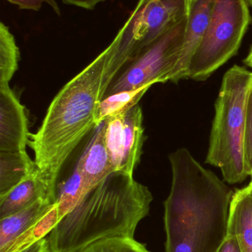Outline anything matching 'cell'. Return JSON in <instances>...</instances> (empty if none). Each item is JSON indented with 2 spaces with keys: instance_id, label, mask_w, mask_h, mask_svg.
I'll return each instance as SVG.
<instances>
[{
  "instance_id": "23",
  "label": "cell",
  "mask_w": 252,
  "mask_h": 252,
  "mask_svg": "<svg viewBox=\"0 0 252 252\" xmlns=\"http://www.w3.org/2000/svg\"><path fill=\"white\" fill-rule=\"evenodd\" d=\"M64 4L75 6L86 10H93L99 3L108 0H62Z\"/></svg>"
},
{
  "instance_id": "11",
  "label": "cell",
  "mask_w": 252,
  "mask_h": 252,
  "mask_svg": "<svg viewBox=\"0 0 252 252\" xmlns=\"http://www.w3.org/2000/svg\"><path fill=\"white\" fill-rule=\"evenodd\" d=\"M227 235L236 238L241 252H252V180L234 192Z\"/></svg>"
},
{
  "instance_id": "8",
  "label": "cell",
  "mask_w": 252,
  "mask_h": 252,
  "mask_svg": "<svg viewBox=\"0 0 252 252\" xmlns=\"http://www.w3.org/2000/svg\"><path fill=\"white\" fill-rule=\"evenodd\" d=\"M53 204L39 200L25 210L0 219V252H13L35 241L36 225Z\"/></svg>"
},
{
  "instance_id": "25",
  "label": "cell",
  "mask_w": 252,
  "mask_h": 252,
  "mask_svg": "<svg viewBox=\"0 0 252 252\" xmlns=\"http://www.w3.org/2000/svg\"><path fill=\"white\" fill-rule=\"evenodd\" d=\"M244 63L247 66H250L252 69V46L251 49H250V53H249L247 59L244 60Z\"/></svg>"
},
{
  "instance_id": "12",
  "label": "cell",
  "mask_w": 252,
  "mask_h": 252,
  "mask_svg": "<svg viewBox=\"0 0 252 252\" xmlns=\"http://www.w3.org/2000/svg\"><path fill=\"white\" fill-rule=\"evenodd\" d=\"M41 199L53 204L48 186L38 174L37 169L28 179L4 196L0 197V219L25 210Z\"/></svg>"
},
{
  "instance_id": "9",
  "label": "cell",
  "mask_w": 252,
  "mask_h": 252,
  "mask_svg": "<svg viewBox=\"0 0 252 252\" xmlns=\"http://www.w3.org/2000/svg\"><path fill=\"white\" fill-rule=\"evenodd\" d=\"M216 1V0H191L180 59L170 81L178 84L180 80L187 78L189 63L208 28Z\"/></svg>"
},
{
  "instance_id": "5",
  "label": "cell",
  "mask_w": 252,
  "mask_h": 252,
  "mask_svg": "<svg viewBox=\"0 0 252 252\" xmlns=\"http://www.w3.org/2000/svg\"><path fill=\"white\" fill-rule=\"evenodd\" d=\"M251 22L247 0H216L208 28L189 63L187 78L206 81L235 56Z\"/></svg>"
},
{
  "instance_id": "15",
  "label": "cell",
  "mask_w": 252,
  "mask_h": 252,
  "mask_svg": "<svg viewBox=\"0 0 252 252\" xmlns=\"http://www.w3.org/2000/svg\"><path fill=\"white\" fill-rule=\"evenodd\" d=\"M152 86H144L136 90L114 93L105 97L99 104L96 116L97 127L112 117L127 112L138 105L145 93Z\"/></svg>"
},
{
  "instance_id": "6",
  "label": "cell",
  "mask_w": 252,
  "mask_h": 252,
  "mask_svg": "<svg viewBox=\"0 0 252 252\" xmlns=\"http://www.w3.org/2000/svg\"><path fill=\"white\" fill-rule=\"evenodd\" d=\"M187 19L138 53L111 83L105 97L170 81L180 59Z\"/></svg>"
},
{
  "instance_id": "27",
  "label": "cell",
  "mask_w": 252,
  "mask_h": 252,
  "mask_svg": "<svg viewBox=\"0 0 252 252\" xmlns=\"http://www.w3.org/2000/svg\"></svg>"
},
{
  "instance_id": "17",
  "label": "cell",
  "mask_w": 252,
  "mask_h": 252,
  "mask_svg": "<svg viewBox=\"0 0 252 252\" xmlns=\"http://www.w3.org/2000/svg\"><path fill=\"white\" fill-rule=\"evenodd\" d=\"M87 192L84 179L78 167H75L66 182L56 188L54 204L57 207L60 219L74 208Z\"/></svg>"
},
{
  "instance_id": "4",
  "label": "cell",
  "mask_w": 252,
  "mask_h": 252,
  "mask_svg": "<svg viewBox=\"0 0 252 252\" xmlns=\"http://www.w3.org/2000/svg\"><path fill=\"white\" fill-rule=\"evenodd\" d=\"M252 72L235 65L225 73L216 103L206 163L220 169L225 182L241 183L249 177L244 139Z\"/></svg>"
},
{
  "instance_id": "26",
  "label": "cell",
  "mask_w": 252,
  "mask_h": 252,
  "mask_svg": "<svg viewBox=\"0 0 252 252\" xmlns=\"http://www.w3.org/2000/svg\"><path fill=\"white\" fill-rule=\"evenodd\" d=\"M247 3L252 7V0H247Z\"/></svg>"
},
{
  "instance_id": "19",
  "label": "cell",
  "mask_w": 252,
  "mask_h": 252,
  "mask_svg": "<svg viewBox=\"0 0 252 252\" xmlns=\"http://www.w3.org/2000/svg\"><path fill=\"white\" fill-rule=\"evenodd\" d=\"M81 252H150L134 238H110L90 244Z\"/></svg>"
},
{
  "instance_id": "22",
  "label": "cell",
  "mask_w": 252,
  "mask_h": 252,
  "mask_svg": "<svg viewBox=\"0 0 252 252\" xmlns=\"http://www.w3.org/2000/svg\"><path fill=\"white\" fill-rule=\"evenodd\" d=\"M13 252H50L47 237L40 238Z\"/></svg>"
},
{
  "instance_id": "24",
  "label": "cell",
  "mask_w": 252,
  "mask_h": 252,
  "mask_svg": "<svg viewBox=\"0 0 252 252\" xmlns=\"http://www.w3.org/2000/svg\"><path fill=\"white\" fill-rule=\"evenodd\" d=\"M217 252H241L236 238L233 235H227L225 241Z\"/></svg>"
},
{
  "instance_id": "21",
  "label": "cell",
  "mask_w": 252,
  "mask_h": 252,
  "mask_svg": "<svg viewBox=\"0 0 252 252\" xmlns=\"http://www.w3.org/2000/svg\"><path fill=\"white\" fill-rule=\"evenodd\" d=\"M17 6L20 10L38 11L43 4H47L58 16H61V9L56 0H5Z\"/></svg>"
},
{
  "instance_id": "3",
  "label": "cell",
  "mask_w": 252,
  "mask_h": 252,
  "mask_svg": "<svg viewBox=\"0 0 252 252\" xmlns=\"http://www.w3.org/2000/svg\"><path fill=\"white\" fill-rule=\"evenodd\" d=\"M153 201L133 175L115 171L90 189L47 235L50 252H81L110 238H134Z\"/></svg>"
},
{
  "instance_id": "1",
  "label": "cell",
  "mask_w": 252,
  "mask_h": 252,
  "mask_svg": "<svg viewBox=\"0 0 252 252\" xmlns=\"http://www.w3.org/2000/svg\"><path fill=\"white\" fill-rule=\"evenodd\" d=\"M139 50L134 35L122 27L111 44L62 87L39 128L30 134L28 145L53 203L62 167L83 139L98 127L99 104L111 83Z\"/></svg>"
},
{
  "instance_id": "18",
  "label": "cell",
  "mask_w": 252,
  "mask_h": 252,
  "mask_svg": "<svg viewBox=\"0 0 252 252\" xmlns=\"http://www.w3.org/2000/svg\"><path fill=\"white\" fill-rule=\"evenodd\" d=\"M127 112L105 121V142L115 171H119L122 160L123 133Z\"/></svg>"
},
{
  "instance_id": "16",
  "label": "cell",
  "mask_w": 252,
  "mask_h": 252,
  "mask_svg": "<svg viewBox=\"0 0 252 252\" xmlns=\"http://www.w3.org/2000/svg\"><path fill=\"white\" fill-rule=\"evenodd\" d=\"M19 59L14 35L4 22H0V87L9 85L19 68Z\"/></svg>"
},
{
  "instance_id": "10",
  "label": "cell",
  "mask_w": 252,
  "mask_h": 252,
  "mask_svg": "<svg viewBox=\"0 0 252 252\" xmlns=\"http://www.w3.org/2000/svg\"><path fill=\"white\" fill-rule=\"evenodd\" d=\"M76 167L84 179L87 192L115 172L105 142V122L98 127Z\"/></svg>"
},
{
  "instance_id": "13",
  "label": "cell",
  "mask_w": 252,
  "mask_h": 252,
  "mask_svg": "<svg viewBox=\"0 0 252 252\" xmlns=\"http://www.w3.org/2000/svg\"><path fill=\"white\" fill-rule=\"evenodd\" d=\"M143 113L139 105L126 114L123 133L122 160L119 171L133 175L140 162L144 139Z\"/></svg>"
},
{
  "instance_id": "14",
  "label": "cell",
  "mask_w": 252,
  "mask_h": 252,
  "mask_svg": "<svg viewBox=\"0 0 252 252\" xmlns=\"http://www.w3.org/2000/svg\"><path fill=\"white\" fill-rule=\"evenodd\" d=\"M37 170L26 151H0V197L28 179Z\"/></svg>"
},
{
  "instance_id": "20",
  "label": "cell",
  "mask_w": 252,
  "mask_h": 252,
  "mask_svg": "<svg viewBox=\"0 0 252 252\" xmlns=\"http://www.w3.org/2000/svg\"><path fill=\"white\" fill-rule=\"evenodd\" d=\"M244 158L249 176L252 178V88L247 102V118L244 139Z\"/></svg>"
},
{
  "instance_id": "7",
  "label": "cell",
  "mask_w": 252,
  "mask_h": 252,
  "mask_svg": "<svg viewBox=\"0 0 252 252\" xmlns=\"http://www.w3.org/2000/svg\"><path fill=\"white\" fill-rule=\"evenodd\" d=\"M30 134L25 106L10 86L0 87V151H26Z\"/></svg>"
},
{
  "instance_id": "2",
  "label": "cell",
  "mask_w": 252,
  "mask_h": 252,
  "mask_svg": "<svg viewBox=\"0 0 252 252\" xmlns=\"http://www.w3.org/2000/svg\"><path fill=\"white\" fill-rule=\"evenodd\" d=\"M169 159L173 180L164 204L166 252H217L227 237L233 190L186 148Z\"/></svg>"
}]
</instances>
